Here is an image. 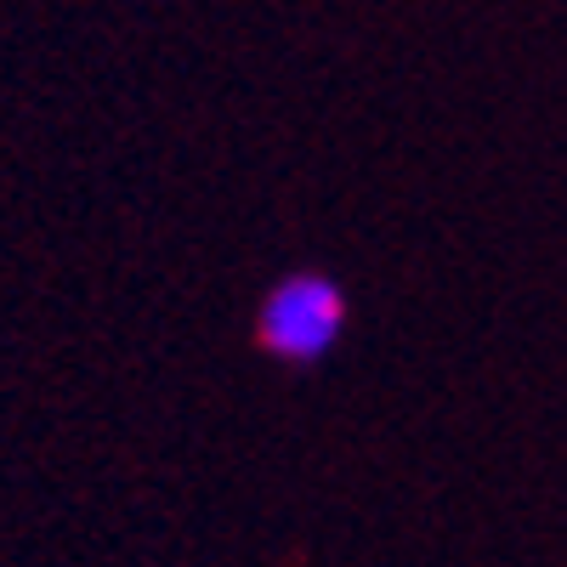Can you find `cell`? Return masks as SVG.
Returning <instances> with one entry per match:
<instances>
[{
	"label": "cell",
	"instance_id": "cell-1",
	"mask_svg": "<svg viewBox=\"0 0 567 567\" xmlns=\"http://www.w3.org/2000/svg\"><path fill=\"white\" fill-rule=\"evenodd\" d=\"M347 329V296L336 278L323 272H290L278 278L261 312H256V336L272 358L284 363H318Z\"/></svg>",
	"mask_w": 567,
	"mask_h": 567
}]
</instances>
